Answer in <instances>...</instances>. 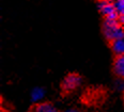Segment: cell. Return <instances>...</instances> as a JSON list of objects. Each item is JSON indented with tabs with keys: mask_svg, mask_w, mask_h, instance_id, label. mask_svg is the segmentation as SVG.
I'll use <instances>...</instances> for the list:
<instances>
[{
	"mask_svg": "<svg viewBox=\"0 0 124 112\" xmlns=\"http://www.w3.org/2000/svg\"><path fill=\"white\" fill-rule=\"evenodd\" d=\"M104 34L110 41L124 38V30L120 27L117 20H106L104 24Z\"/></svg>",
	"mask_w": 124,
	"mask_h": 112,
	"instance_id": "cell-1",
	"label": "cell"
},
{
	"mask_svg": "<svg viewBox=\"0 0 124 112\" xmlns=\"http://www.w3.org/2000/svg\"><path fill=\"white\" fill-rule=\"evenodd\" d=\"M100 10L107 20H117L119 18L115 3L108 1V0H103V1L101 2Z\"/></svg>",
	"mask_w": 124,
	"mask_h": 112,
	"instance_id": "cell-2",
	"label": "cell"
},
{
	"mask_svg": "<svg viewBox=\"0 0 124 112\" xmlns=\"http://www.w3.org/2000/svg\"><path fill=\"white\" fill-rule=\"evenodd\" d=\"M80 83V77H78L77 75H69L65 78L63 82V88L65 90H73L76 87H78Z\"/></svg>",
	"mask_w": 124,
	"mask_h": 112,
	"instance_id": "cell-3",
	"label": "cell"
},
{
	"mask_svg": "<svg viewBox=\"0 0 124 112\" xmlns=\"http://www.w3.org/2000/svg\"><path fill=\"white\" fill-rule=\"evenodd\" d=\"M115 72L120 77H124V54L119 56L115 61Z\"/></svg>",
	"mask_w": 124,
	"mask_h": 112,
	"instance_id": "cell-4",
	"label": "cell"
},
{
	"mask_svg": "<svg viewBox=\"0 0 124 112\" xmlns=\"http://www.w3.org/2000/svg\"><path fill=\"white\" fill-rule=\"evenodd\" d=\"M112 50L119 56L124 54V38L112 42Z\"/></svg>",
	"mask_w": 124,
	"mask_h": 112,
	"instance_id": "cell-5",
	"label": "cell"
},
{
	"mask_svg": "<svg viewBox=\"0 0 124 112\" xmlns=\"http://www.w3.org/2000/svg\"><path fill=\"white\" fill-rule=\"evenodd\" d=\"M44 95H45V91L42 88H35L31 92V99L34 101V103H38V101L43 99Z\"/></svg>",
	"mask_w": 124,
	"mask_h": 112,
	"instance_id": "cell-6",
	"label": "cell"
},
{
	"mask_svg": "<svg viewBox=\"0 0 124 112\" xmlns=\"http://www.w3.org/2000/svg\"><path fill=\"white\" fill-rule=\"evenodd\" d=\"M34 112H58V110L50 104H41L35 108Z\"/></svg>",
	"mask_w": 124,
	"mask_h": 112,
	"instance_id": "cell-7",
	"label": "cell"
},
{
	"mask_svg": "<svg viewBox=\"0 0 124 112\" xmlns=\"http://www.w3.org/2000/svg\"><path fill=\"white\" fill-rule=\"evenodd\" d=\"M116 9H117L118 14L124 15V0H116Z\"/></svg>",
	"mask_w": 124,
	"mask_h": 112,
	"instance_id": "cell-8",
	"label": "cell"
},
{
	"mask_svg": "<svg viewBox=\"0 0 124 112\" xmlns=\"http://www.w3.org/2000/svg\"><path fill=\"white\" fill-rule=\"evenodd\" d=\"M118 19H119V22H120L121 24H124V15H120Z\"/></svg>",
	"mask_w": 124,
	"mask_h": 112,
	"instance_id": "cell-9",
	"label": "cell"
},
{
	"mask_svg": "<svg viewBox=\"0 0 124 112\" xmlns=\"http://www.w3.org/2000/svg\"><path fill=\"white\" fill-rule=\"evenodd\" d=\"M65 112H79V111H77L76 109H69V110H66Z\"/></svg>",
	"mask_w": 124,
	"mask_h": 112,
	"instance_id": "cell-10",
	"label": "cell"
},
{
	"mask_svg": "<svg viewBox=\"0 0 124 112\" xmlns=\"http://www.w3.org/2000/svg\"><path fill=\"white\" fill-rule=\"evenodd\" d=\"M3 112H7V111H3Z\"/></svg>",
	"mask_w": 124,
	"mask_h": 112,
	"instance_id": "cell-11",
	"label": "cell"
}]
</instances>
